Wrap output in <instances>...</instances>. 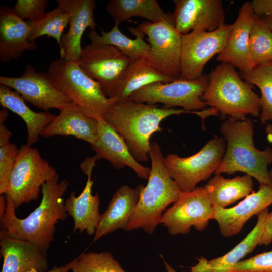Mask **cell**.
I'll return each mask as SVG.
<instances>
[{
	"instance_id": "cell-42",
	"label": "cell",
	"mask_w": 272,
	"mask_h": 272,
	"mask_svg": "<svg viewBox=\"0 0 272 272\" xmlns=\"http://www.w3.org/2000/svg\"><path fill=\"white\" fill-rule=\"evenodd\" d=\"M265 133L267 135L268 141L272 143V124H268L265 127ZM269 175L271 181L272 182V169L269 172Z\"/></svg>"
},
{
	"instance_id": "cell-26",
	"label": "cell",
	"mask_w": 272,
	"mask_h": 272,
	"mask_svg": "<svg viewBox=\"0 0 272 272\" xmlns=\"http://www.w3.org/2000/svg\"><path fill=\"white\" fill-rule=\"evenodd\" d=\"M25 102L16 91L0 84L1 106L17 114L24 121L27 131V144L32 146L39 140L43 130L56 115L46 111L35 112Z\"/></svg>"
},
{
	"instance_id": "cell-5",
	"label": "cell",
	"mask_w": 272,
	"mask_h": 272,
	"mask_svg": "<svg viewBox=\"0 0 272 272\" xmlns=\"http://www.w3.org/2000/svg\"><path fill=\"white\" fill-rule=\"evenodd\" d=\"M208 77L202 97L207 106L234 120H244L248 115H260V97L252 85L242 80L235 67L221 63L210 72Z\"/></svg>"
},
{
	"instance_id": "cell-22",
	"label": "cell",
	"mask_w": 272,
	"mask_h": 272,
	"mask_svg": "<svg viewBox=\"0 0 272 272\" xmlns=\"http://www.w3.org/2000/svg\"><path fill=\"white\" fill-rule=\"evenodd\" d=\"M138 199L137 188L121 186L114 193L106 211L101 214L93 241L118 229L125 230L133 216Z\"/></svg>"
},
{
	"instance_id": "cell-14",
	"label": "cell",
	"mask_w": 272,
	"mask_h": 272,
	"mask_svg": "<svg viewBox=\"0 0 272 272\" xmlns=\"http://www.w3.org/2000/svg\"><path fill=\"white\" fill-rule=\"evenodd\" d=\"M0 84L13 89L25 101L46 112L53 108L60 111L73 105L54 85L47 72H38L31 65L26 66L20 77L1 76Z\"/></svg>"
},
{
	"instance_id": "cell-10",
	"label": "cell",
	"mask_w": 272,
	"mask_h": 272,
	"mask_svg": "<svg viewBox=\"0 0 272 272\" xmlns=\"http://www.w3.org/2000/svg\"><path fill=\"white\" fill-rule=\"evenodd\" d=\"M232 29L233 24L224 23L212 31L199 28L181 35L180 78L195 80L201 77L208 61L224 48Z\"/></svg>"
},
{
	"instance_id": "cell-13",
	"label": "cell",
	"mask_w": 272,
	"mask_h": 272,
	"mask_svg": "<svg viewBox=\"0 0 272 272\" xmlns=\"http://www.w3.org/2000/svg\"><path fill=\"white\" fill-rule=\"evenodd\" d=\"M213 207L203 186L182 192L178 199L166 209L160 220L169 234H186L191 227L202 231L211 220Z\"/></svg>"
},
{
	"instance_id": "cell-31",
	"label": "cell",
	"mask_w": 272,
	"mask_h": 272,
	"mask_svg": "<svg viewBox=\"0 0 272 272\" xmlns=\"http://www.w3.org/2000/svg\"><path fill=\"white\" fill-rule=\"evenodd\" d=\"M70 16L62 7L45 12L36 19L26 21L30 27L29 40L35 41L38 37L46 35L56 39L60 50L63 32L69 25Z\"/></svg>"
},
{
	"instance_id": "cell-27",
	"label": "cell",
	"mask_w": 272,
	"mask_h": 272,
	"mask_svg": "<svg viewBox=\"0 0 272 272\" xmlns=\"http://www.w3.org/2000/svg\"><path fill=\"white\" fill-rule=\"evenodd\" d=\"M173 80L146 58L131 60L122 81L109 98L115 101L126 99L132 93L146 85Z\"/></svg>"
},
{
	"instance_id": "cell-34",
	"label": "cell",
	"mask_w": 272,
	"mask_h": 272,
	"mask_svg": "<svg viewBox=\"0 0 272 272\" xmlns=\"http://www.w3.org/2000/svg\"><path fill=\"white\" fill-rule=\"evenodd\" d=\"M71 272H126L114 259L112 253L107 252H83L76 257Z\"/></svg>"
},
{
	"instance_id": "cell-11",
	"label": "cell",
	"mask_w": 272,
	"mask_h": 272,
	"mask_svg": "<svg viewBox=\"0 0 272 272\" xmlns=\"http://www.w3.org/2000/svg\"><path fill=\"white\" fill-rule=\"evenodd\" d=\"M131 61L113 45L91 42L82 48L76 62L109 98L122 81Z\"/></svg>"
},
{
	"instance_id": "cell-3",
	"label": "cell",
	"mask_w": 272,
	"mask_h": 272,
	"mask_svg": "<svg viewBox=\"0 0 272 272\" xmlns=\"http://www.w3.org/2000/svg\"><path fill=\"white\" fill-rule=\"evenodd\" d=\"M221 133L227 141L226 151L215 175L237 172L245 173L260 183L272 187L268 165L272 163V149L256 148L253 141L254 127L249 118H229L221 124Z\"/></svg>"
},
{
	"instance_id": "cell-4",
	"label": "cell",
	"mask_w": 272,
	"mask_h": 272,
	"mask_svg": "<svg viewBox=\"0 0 272 272\" xmlns=\"http://www.w3.org/2000/svg\"><path fill=\"white\" fill-rule=\"evenodd\" d=\"M149 157L150 173L146 186L139 185V199L133 216L126 231L139 228L152 234L160 224L167 207L175 202L182 192L169 175L161 149L156 142L151 144Z\"/></svg>"
},
{
	"instance_id": "cell-7",
	"label": "cell",
	"mask_w": 272,
	"mask_h": 272,
	"mask_svg": "<svg viewBox=\"0 0 272 272\" xmlns=\"http://www.w3.org/2000/svg\"><path fill=\"white\" fill-rule=\"evenodd\" d=\"M57 173L55 169L27 144L21 146L9 180L5 195L17 209L38 199L43 185Z\"/></svg>"
},
{
	"instance_id": "cell-8",
	"label": "cell",
	"mask_w": 272,
	"mask_h": 272,
	"mask_svg": "<svg viewBox=\"0 0 272 272\" xmlns=\"http://www.w3.org/2000/svg\"><path fill=\"white\" fill-rule=\"evenodd\" d=\"M225 140L214 136L197 153L187 157L170 154L164 157L166 170L182 192H190L208 179L219 168L224 157Z\"/></svg>"
},
{
	"instance_id": "cell-23",
	"label": "cell",
	"mask_w": 272,
	"mask_h": 272,
	"mask_svg": "<svg viewBox=\"0 0 272 272\" xmlns=\"http://www.w3.org/2000/svg\"><path fill=\"white\" fill-rule=\"evenodd\" d=\"M73 136L90 145L98 137V122L73 105L60 111L58 115L45 128L41 136Z\"/></svg>"
},
{
	"instance_id": "cell-36",
	"label": "cell",
	"mask_w": 272,
	"mask_h": 272,
	"mask_svg": "<svg viewBox=\"0 0 272 272\" xmlns=\"http://www.w3.org/2000/svg\"><path fill=\"white\" fill-rule=\"evenodd\" d=\"M231 272H272V250L241 260Z\"/></svg>"
},
{
	"instance_id": "cell-44",
	"label": "cell",
	"mask_w": 272,
	"mask_h": 272,
	"mask_svg": "<svg viewBox=\"0 0 272 272\" xmlns=\"http://www.w3.org/2000/svg\"><path fill=\"white\" fill-rule=\"evenodd\" d=\"M9 115L8 111L4 108L0 111V123H3Z\"/></svg>"
},
{
	"instance_id": "cell-6",
	"label": "cell",
	"mask_w": 272,
	"mask_h": 272,
	"mask_svg": "<svg viewBox=\"0 0 272 272\" xmlns=\"http://www.w3.org/2000/svg\"><path fill=\"white\" fill-rule=\"evenodd\" d=\"M47 73L56 88L82 112L98 120L115 101L106 97L99 84L75 61L58 59L50 64Z\"/></svg>"
},
{
	"instance_id": "cell-40",
	"label": "cell",
	"mask_w": 272,
	"mask_h": 272,
	"mask_svg": "<svg viewBox=\"0 0 272 272\" xmlns=\"http://www.w3.org/2000/svg\"><path fill=\"white\" fill-rule=\"evenodd\" d=\"M76 260V258L64 265L61 266H55L50 270L45 271H38L35 269H32L27 272H69L75 263Z\"/></svg>"
},
{
	"instance_id": "cell-24",
	"label": "cell",
	"mask_w": 272,
	"mask_h": 272,
	"mask_svg": "<svg viewBox=\"0 0 272 272\" xmlns=\"http://www.w3.org/2000/svg\"><path fill=\"white\" fill-rule=\"evenodd\" d=\"M268 208L257 215L254 227L234 248L225 255L207 260L203 258L192 268L191 272H231L234 267L247 255L259 245L267 216Z\"/></svg>"
},
{
	"instance_id": "cell-25",
	"label": "cell",
	"mask_w": 272,
	"mask_h": 272,
	"mask_svg": "<svg viewBox=\"0 0 272 272\" xmlns=\"http://www.w3.org/2000/svg\"><path fill=\"white\" fill-rule=\"evenodd\" d=\"M93 183L91 174L88 175L81 194L76 196V192L73 191L65 200L66 211L74 221L73 232L86 231L89 235H92L98 227L101 217L99 213L100 198L97 193L94 195L92 194Z\"/></svg>"
},
{
	"instance_id": "cell-37",
	"label": "cell",
	"mask_w": 272,
	"mask_h": 272,
	"mask_svg": "<svg viewBox=\"0 0 272 272\" xmlns=\"http://www.w3.org/2000/svg\"><path fill=\"white\" fill-rule=\"evenodd\" d=\"M47 0H17L13 8L21 19L32 21L45 13Z\"/></svg>"
},
{
	"instance_id": "cell-38",
	"label": "cell",
	"mask_w": 272,
	"mask_h": 272,
	"mask_svg": "<svg viewBox=\"0 0 272 272\" xmlns=\"http://www.w3.org/2000/svg\"><path fill=\"white\" fill-rule=\"evenodd\" d=\"M251 3L256 15L272 17V0H253Z\"/></svg>"
},
{
	"instance_id": "cell-45",
	"label": "cell",
	"mask_w": 272,
	"mask_h": 272,
	"mask_svg": "<svg viewBox=\"0 0 272 272\" xmlns=\"http://www.w3.org/2000/svg\"><path fill=\"white\" fill-rule=\"evenodd\" d=\"M272 30V17L261 16Z\"/></svg>"
},
{
	"instance_id": "cell-29",
	"label": "cell",
	"mask_w": 272,
	"mask_h": 272,
	"mask_svg": "<svg viewBox=\"0 0 272 272\" xmlns=\"http://www.w3.org/2000/svg\"><path fill=\"white\" fill-rule=\"evenodd\" d=\"M119 24L115 22L113 28L108 32L101 30L100 35L95 30H91L88 35L91 42L113 45L131 60L147 58L150 46L144 40V34L137 28L130 27L129 30L135 38L134 39L128 38L121 32Z\"/></svg>"
},
{
	"instance_id": "cell-41",
	"label": "cell",
	"mask_w": 272,
	"mask_h": 272,
	"mask_svg": "<svg viewBox=\"0 0 272 272\" xmlns=\"http://www.w3.org/2000/svg\"><path fill=\"white\" fill-rule=\"evenodd\" d=\"M12 135V133L4 123H0V146L10 142Z\"/></svg>"
},
{
	"instance_id": "cell-43",
	"label": "cell",
	"mask_w": 272,
	"mask_h": 272,
	"mask_svg": "<svg viewBox=\"0 0 272 272\" xmlns=\"http://www.w3.org/2000/svg\"><path fill=\"white\" fill-rule=\"evenodd\" d=\"M7 206L6 196L1 195L0 196V219L5 215Z\"/></svg>"
},
{
	"instance_id": "cell-30",
	"label": "cell",
	"mask_w": 272,
	"mask_h": 272,
	"mask_svg": "<svg viewBox=\"0 0 272 272\" xmlns=\"http://www.w3.org/2000/svg\"><path fill=\"white\" fill-rule=\"evenodd\" d=\"M106 9L115 22L119 23L133 17H142L153 23L172 19L156 0H111Z\"/></svg>"
},
{
	"instance_id": "cell-32",
	"label": "cell",
	"mask_w": 272,
	"mask_h": 272,
	"mask_svg": "<svg viewBox=\"0 0 272 272\" xmlns=\"http://www.w3.org/2000/svg\"><path fill=\"white\" fill-rule=\"evenodd\" d=\"M245 82L257 86L261 91L259 98L261 113L260 119L263 124L272 120V60L256 66L250 71L241 73Z\"/></svg>"
},
{
	"instance_id": "cell-9",
	"label": "cell",
	"mask_w": 272,
	"mask_h": 272,
	"mask_svg": "<svg viewBox=\"0 0 272 272\" xmlns=\"http://www.w3.org/2000/svg\"><path fill=\"white\" fill-rule=\"evenodd\" d=\"M208 75L203 74L195 80L179 78L167 83L155 82L132 93L128 99L157 104L167 108L182 107L188 113L206 109L202 97L207 87Z\"/></svg>"
},
{
	"instance_id": "cell-20",
	"label": "cell",
	"mask_w": 272,
	"mask_h": 272,
	"mask_svg": "<svg viewBox=\"0 0 272 272\" xmlns=\"http://www.w3.org/2000/svg\"><path fill=\"white\" fill-rule=\"evenodd\" d=\"M0 251L3 258L1 272H27L48 269L47 252L30 242L0 232Z\"/></svg>"
},
{
	"instance_id": "cell-17",
	"label": "cell",
	"mask_w": 272,
	"mask_h": 272,
	"mask_svg": "<svg viewBox=\"0 0 272 272\" xmlns=\"http://www.w3.org/2000/svg\"><path fill=\"white\" fill-rule=\"evenodd\" d=\"M254 16L251 2H245L239 10L224 48L217 56V61L238 68L241 73L254 67L249 52V38Z\"/></svg>"
},
{
	"instance_id": "cell-2",
	"label": "cell",
	"mask_w": 272,
	"mask_h": 272,
	"mask_svg": "<svg viewBox=\"0 0 272 272\" xmlns=\"http://www.w3.org/2000/svg\"><path fill=\"white\" fill-rule=\"evenodd\" d=\"M184 113L188 112L182 108L160 107L158 104L126 99L115 101L102 118L123 138L135 159L146 162L150 158V138L162 131V121Z\"/></svg>"
},
{
	"instance_id": "cell-1",
	"label": "cell",
	"mask_w": 272,
	"mask_h": 272,
	"mask_svg": "<svg viewBox=\"0 0 272 272\" xmlns=\"http://www.w3.org/2000/svg\"><path fill=\"white\" fill-rule=\"evenodd\" d=\"M59 179L56 174L43 185L39 205L25 218L16 216L14 205L5 195L7 206L5 215L1 218V233L32 243L47 252L54 239L56 223L64 221L69 216L64 198L69 182Z\"/></svg>"
},
{
	"instance_id": "cell-18",
	"label": "cell",
	"mask_w": 272,
	"mask_h": 272,
	"mask_svg": "<svg viewBox=\"0 0 272 272\" xmlns=\"http://www.w3.org/2000/svg\"><path fill=\"white\" fill-rule=\"evenodd\" d=\"M58 6L69 14V29L61 39V58L69 61H77L82 48L81 40L86 28L95 30L96 24L94 12V0H56Z\"/></svg>"
},
{
	"instance_id": "cell-21",
	"label": "cell",
	"mask_w": 272,
	"mask_h": 272,
	"mask_svg": "<svg viewBox=\"0 0 272 272\" xmlns=\"http://www.w3.org/2000/svg\"><path fill=\"white\" fill-rule=\"evenodd\" d=\"M30 27L13 8L0 7V61L8 63L19 59L26 50H35V41L29 40Z\"/></svg>"
},
{
	"instance_id": "cell-35",
	"label": "cell",
	"mask_w": 272,
	"mask_h": 272,
	"mask_svg": "<svg viewBox=\"0 0 272 272\" xmlns=\"http://www.w3.org/2000/svg\"><path fill=\"white\" fill-rule=\"evenodd\" d=\"M19 149L9 142L0 146V194H5L10 175L17 158Z\"/></svg>"
},
{
	"instance_id": "cell-39",
	"label": "cell",
	"mask_w": 272,
	"mask_h": 272,
	"mask_svg": "<svg viewBox=\"0 0 272 272\" xmlns=\"http://www.w3.org/2000/svg\"><path fill=\"white\" fill-rule=\"evenodd\" d=\"M272 242V212L269 213L259 245L267 246Z\"/></svg>"
},
{
	"instance_id": "cell-15",
	"label": "cell",
	"mask_w": 272,
	"mask_h": 272,
	"mask_svg": "<svg viewBox=\"0 0 272 272\" xmlns=\"http://www.w3.org/2000/svg\"><path fill=\"white\" fill-rule=\"evenodd\" d=\"M174 25L182 35L201 28L217 29L224 22L225 12L221 0H173Z\"/></svg>"
},
{
	"instance_id": "cell-46",
	"label": "cell",
	"mask_w": 272,
	"mask_h": 272,
	"mask_svg": "<svg viewBox=\"0 0 272 272\" xmlns=\"http://www.w3.org/2000/svg\"><path fill=\"white\" fill-rule=\"evenodd\" d=\"M165 264V268L167 272H177L175 269H174L171 265H170L167 262L165 261H164Z\"/></svg>"
},
{
	"instance_id": "cell-33",
	"label": "cell",
	"mask_w": 272,
	"mask_h": 272,
	"mask_svg": "<svg viewBox=\"0 0 272 272\" xmlns=\"http://www.w3.org/2000/svg\"><path fill=\"white\" fill-rule=\"evenodd\" d=\"M249 52L254 67L272 60V30L255 14L250 34Z\"/></svg>"
},
{
	"instance_id": "cell-28",
	"label": "cell",
	"mask_w": 272,
	"mask_h": 272,
	"mask_svg": "<svg viewBox=\"0 0 272 272\" xmlns=\"http://www.w3.org/2000/svg\"><path fill=\"white\" fill-rule=\"evenodd\" d=\"M212 206L225 208L252 192V177L245 174L232 179L215 175L203 186Z\"/></svg>"
},
{
	"instance_id": "cell-16",
	"label": "cell",
	"mask_w": 272,
	"mask_h": 272,
	"mask_svg": "<svg viewBox=\"0 0 272 272\" xmlns=\"http://www.w3.org/2000/svg\"><path fill=\"white\" fill-rule=\"evenodd\" d=\"M272 204V187L260 184L258 190L252 192L237 205L229 208L213 207L211 219L217 221L221 234L225 237L239 234L246 222L254 215Z\"/></svg>"
},
{
	"instance_id": "cell-12",
	"label": "cell",
	"mask_w": 272,
	"mask_h": 272,
	"mask_svg": "<svg viewBox=\"0 0 272 272\" xmlns=\"http://www.w3.org/2000/svg\"><path fill=\"white\" fill-rule=\"evenodd\" d=\"M137 29L147 36L150 50L147 58L155 67L173 80L181 76V35L173 19L140 24Z\"/></svg>"
},
{
	"instance_id": "cell-19",
	"label": "cell",
	"mask_w": 272,
	"mask_h": 272,
	"mask_svg": "<svg viewBox=\"0 0 272 272\" xmlns=\"http://www.w3.org/2000/svg\"><path fill=\"white\" fill-rule=\"evenodd\" d=\"M98 138L90 145L95 153L94 160L105 159L117 169L128 166L139 178L148 179L151 168L143 166L135 159L124 140L108 123L102 118L98 119Z\"/></svg>"
}]
</instances>
